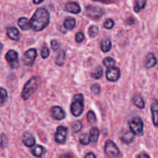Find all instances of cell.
<instances>
[{
	"label": "cell",
	"instance_id": "obj_18",
	"mask_svg": "<svg viewBox=\"0 0 158 158\" xmlns=\"http://www.w3.org/2000/svg\"><path fill=\"white\" fill-rule=\"evenodd\" d=\"M18 25L23 30H28L30 28V23L26 17H21L19 19Z\"/></svg>",
	"mask_w": 158,
	"mask_h": 158
},
{
	"label": "cell",
	"instance_id": "obj_39",
	"mask_svg": "<svg viewBox=\"0 0 158 158\" xmlns=\"http://www.w3.org/2000/svg\"><path fill=\"white\" fill-rule=\"evenodd\" d=\"M137 158H150V157L148 154H145V153H142V154H139Z\"/></svg>",
	"mask_w": 158,
	"mask_h": 158
},
{
	"label": "cell",
	"instance_id": "obj_25",
	"mask_svg": "<svg viewBox=\"0 0 158 158\" xmlns=\"http://www.w3.org/2000/svg\"><path fill=\"white\" fill-rule=\"evenodd\" d=\"M103 65H104L107 69L111 67H114V66H115L116 64V61L114 59L111 58V57H106L105 59H103Z\"/></svg>",
	"mask_w": 158,
	"mask_h": 158
},
{
	"label": "cell",
	"instance_id": "obj_4",
	"mask_svg": "<svg viewBox=\"0 0 158 158\" xmlns=\"http://www.w3.org/2000/svg\"><path fill=\"white\" fill-rule=\"evenodd\" d=\"M104 152L110 158H117L120 155V152L117 145L112 140H107L105 143Z\"/></svg>",
	"mask_w": 158,
	"mask_h": 158
},
{
	"label": "cell",
	"instance_id": "obj_20",
	"mask_svg": "<svg viewBox=\"0 0 158 158\" xmlns=\"http://www.w3.org/2000/svg\"><path fill=\"white\" fill-rule=\"evenodd\" d=\"M99 135H100V131H99L98 128L93 127L90 129L89 131V137H90V140L92 143H96L98 140Z\"/></svg>",
	"mask_w": 158,
	"mask_h": 158
},
{
	"label": "cell",
	"instance_id": "obj_6",
	"mask_svg": "<svg viewBox=\"0 0 158 158\" xmlns=\"http://www.w3.org/2000/svg\"><path fill=\"white\" fill-rule=\"evenodd\" d=\"M86 14L94 19H98L104 15V10L99 6H88L86 7Z\"/></svg>",
	"mask_w": 158,
	"mask_h": 158
},
{
	"label": "cell",
	"instance_id": "obj_15",
	"mask_svg": "<svg viewBox=\"0 0 158 158\" xmlns=\"http://www.w3.org/2000/svg\"><path fill=\"white\" fill-rule=\"evenodd\" d=\"M46 152V150L44 147L41 145H35V147H32L31 148V153L32 155L35 157H42Z\"/></svg>",
	"mask_w": 158,
	"mask_h": 158
},
{
	"label": "cell",
	"instance_id": "obj_13",
	"mask_svg": "<svg viewBox=\"0 0 158 158\" xmlns=\"http://www.w3.org/2000/svg\"><path fill=\"white\" fill-rule=\"evenodd\" d=\"M65 9L67 12L73 14L80 13V11H81V8H80V5L77 2H74L66 3V6H65Z\"/></svg>",
	"mask_w": 158,
	"mask_h": 158
},
{
	"label": "cell",
	"instance_id": "obj_34",
	"mask_svg": "<svg viewBox=\"0 0 158 158\" xmlns=\"http://www.w3.org/2000/svg\"><path fill=\"white\" fill-rule=\"evenodd\" d=\"M91 91L95 95H98L100 93V86L99 84H97V83H95V84H94L91 86Z\"/></svg>",
	"mask_w": 158,
	"mask_h": 158
},
{
	"label": "cell",
	"instance_id": "obj_8",
	"mask_svg": "<svg viewBox=\"0 0 158 158\" xmlns=\"http://www.w3.org/2000/svg\"><path fill=\"white\" fill-rule=\"evenodd\" d=\"M37 56V51L35 49H29L27 51H26L23 55V61L26 66H30L35 62V59Z\"/></svg>",
	"mask_w": 158,
	"mask_h": 158
},
{
	"label": "cell",
	"instance_id": "obj_35",
	"mask_svg": "<svg viewBox=\"0 0 158 158\" xmlns=\"http://www.w3.org/2000/svg\"><path fill=\"white\" fill-rule=\"evenodd\" d=\"M41 56L43 59H46L49 56V49H48L46 46H44V47L42 49Z\"/></svg>",
	"mask_w": 158,
	"mask_h": 158
},
{
	"label": "cell",
	"instance_id": "obj_7",
	"mask_svg": "<svg viewBox=\"0 0 158 158\" xmlns=\"http://www.w3.org/2000/svg\"><path fill=\"white\" fill-rule=\"evenodd\" d=\"M6 60L12 69H16L19 66V54L16 51L10 49L6 54Z\"/></svg>",
	"mask_w": 158,
	"mask_h": 158
},
{
	"label": "cell",
	"instance_id": "obj_26",
	"mask_svg": "<svg viewBox=\"0 0 158 158\" xmlns=\"http://www.w3.org/2000/svg\"><path fill=\"white\" fill-rule=\"evenodd\" d=\"M146 4V1H143V0H138V1H137L135 2V6H134V12H139L140 10H142V9L145 7Z\"/></svg>",
	"mask_w": 158,
	"mask_h": 158
},
{
	"label": "cell",
	"instance_id": "obj_27",
	"mask_svg": "<svg viewBox=\"0 0 158 158\" xmlns=\"http://www.w3.org/2000/svg\"><path fill=\"white\" fill-rule=\"evenodd\" d=\"M103 73V71L101 66H97V67L96 68L95 70L93 72L92 77L93 78L96 79V80H99V79H100L102 77Z\"/></svg>",
	"mask_w": 158,
	"mask_h": 158
},
{
	"label": "cell",
	"instance_id": "obj_32",
	"mask_svg": "<svg viewBox=\"0 0 158 158\" xmlns=\"http://www.w3.org/2000/svg\"><path fill=\"white\" fill-rule=\"evenodd\" d=\"M82 127H83V124H82L81 121H76L75 123L73 125L72 127V129L73 133H78L81 131Z\"/></svg>",
	"mask_w": 158,
	"mask_h": 158
},
{
	"label": "cell",
	"instance_id": "obj_24",
	"mask_svg": "<svg viewBox=\"0 0 158 158\" xmlns=\"http://www.w3.org/2000/svg\"><path fill=\"white\" fill-rule=\"evenodd\" d=\"M65 60H66V52L64 50L61 49L59 52L58 56H57L56 59V63L58 66H62L64 64Z\"/></svg>",
	"mask_w": 158,
	"mask_h": 158
},
{
	"label": "cell",
	"instance_id": "obj_30",
	"mask_svg": "<svg viewBox=\"0 0 158 158\" xmlns=\"http://www.w3.org/2000/svg\"><path fill=\"white\" fill-rule=\"evenodd\" d=\"M99 33V28L97 26H91L89 28V36L94 38V37L97 36V34Z\"/></svg>",
	"mask_w": 158,
	"mask_h": 158
},
{
	"label": "cell",
	"instance_id": "obj_5",
	"mask_svg": "<svg viewBox=\"0 0 158 158\" xmlns=\"http://www.w3.org/2000/svg\"><path fill=\"white\" fill-rule=\"evenodd\" d=\"M129 126L131 132L135 135L140 136L143 132V123L140 117H134L129 122Z\"/></svg>",
	"mask_w": 158,
	"mask_h": 158
},
{
	"label": "cell",
	"instance_id": "obj_28",
	"mask_svg": "<svg viewBox=\"0 0 158 158\" xmlns=\"http://www.w3.org/2000/svg\"><path fill=\"white\" fill-rule=\"evenodd\" d=\"M86 119H87V121L89 122V123H90V124L95 123L96 122H97V117H96L94 111L92 110L88 111L87 115H86Z\"/></svg>",
	"mask_w": 158,
	"mask_h": 158
},
{
	"label": "cell",
	"instance_id": "obj_1",
	"mask_svg": "<svg viewBox=\"0 0 158 158\" xmlns=\"http://www.w3.org/2000/svg\"><path fill=\"white\" fill-rule=\"evenodd\" d=\"M50 16L48 10L45 8H39L33 14L31 19L30 28L35 32H40L43 30L49 25Z\"/></svg>",
	"mask_w": 158,
	"mask_h": 158
},
{
	"label": "cell",
	"instance_id": "obj_19",
	"mask_svg": "<svg viewBox=\"0 0 158 158\" xmlns=\"http://www.w3.org/2000/svg\"><path fill=\"white\" fill-rule=\"evenodd\" d=\"M133 103L139 109H143L145 107L144 100L140 95L134 96L133 98Z\"/></svg>",
	"mask_w": 158,
	"mask_h": 158
},
{
	"label": "cell",
	"instance_id": "obj_16",
	"mask_svg": "<svg viewBox=\"0 0 158 158\" xmlns=\"http://www.w3.org/2000/svg\"><path fill=\"white\" fill-rule=\"evenodd\" d=\"M23 142L25 146L28 148H32L35 144V140L33 136L29 133H25L23 137Z\"/></svg>",
	"mask_w": 158,
	"mask_h": 158
},
{
	"label": "cell",
	"instance_id": "obj_9",
	"mask_svg": "<svg viewBox=\"0 0 158 158\" xmlns=\"http://www.w3.org/2000/svg\"><path fill=\"white\" fill-rule=\"evenodd\" d=\"M68 134V129L64 126H60L57 127L55 133V140L58 143H64L66 140Z\"/></svg>",
	"mask_w": 158,
	"mask_h": 158
},
{
	"label": "cell",
	"instance_id": "obj_11",
	"mask_svg": "<svg viewBox=\"0 0 158 158\" xmlns=\"http://www.w3.org/2000/svg\"><path fill=\"white\" fill-rule=\"evenodd\" d=\"M51 116L53 117V119L57 120H61L66 117V113L62 109L60 106H56L51 109L50 110Z\"/></svg>",
	"mask_w": 158,
	"mask_h": 158
},
{
	"label": "cell",
	"instance_id": "obj_36",
	"mask_svg": "<svg viewBox=\"0 0 158 158\" xmlns=\"http://www.w3.org/2000/svg\"><path fill=\"white\" fill-rule=\"evenodd\" d=\"M84 35H83V32H77V35H76V41L77 43H82V42L84 40Z\"/></svg>",
	"mask_w": 158,
	"mask_h": 158
},
{
	"label": "cell",
	"instance_id": "obj_10",
	"mask_svg": "<svg viewBox=\"0 0 158 158\" xmlns=\"http://www.w3.org/2000/svg\"><path fill=\"white\" fill-rule=\"evenodd\" d=\"M106 79L110 82H116L120 79V71L117 67H111L106 70Z\"/></svg>",
	"mask_w": 158,
	"mask_h": 158
},
{
	"label": "cell",
	"instance_id": "obj_38",
	"mask_svg": "<svg viewBox=\"0 0 158 158\" xmlns=\"http://www.w3.org/2000/svg\"><path fill=\"white\" fill-rule=\"evenodd\" d=\"M84 158H97V157H96L95 154H94V153L89 152V153H88L86 156H85Z\"/></svg>",
	"mask_w": 158,
	"mask_h": 158
},
{
	"label": "cell",
	"instance_id": "obj_3",
	"mask_svg": "<svg viewBox=\"0 0 158 158\" xmlns=\"http://www.w3.org/2000/svg\"><path fill=\"white\" fill-rule=\"evenodd\" d=\"M71 113L74 117H80L84 110V98L83 94H76L71 103Z\"/></svg>",
	"mask_w": 158,
	"mask_h": 158
},
{
	"label": "cell",
	"instance_id": "obj_22",
	"mask_svg": "<svg viewBox=\"0 0 158 158\" xmlns=\"http://www.w3.org/2000/svg\"><path fill=\"white\" fill-rule=\"evenodd\" d=\"M134 139V134L131 131H127L121 137V140L125 143H131Z\"/></svg>",
	"mask_w": 158,
	"mask_h": 158
},
{
	"label": "cell",
	"instance_id": "obj_17",
	"mask_svg": "<svg viewBox=\"0 0 158 158\" xmlns=\"http://www.w3.org/2000/svg\"><path fill=\"white\" fill-rule=\"evenodd\" d=\"M156 64H157V59L154 56V54L152 52L148 53L146 57V60H145V66L148 69H151V68L154 67Z\"/></svg>",
	"mask_w": 158,
	"mask_h": 158
},
{
	"label": "cell",
	"instance_id": "obj_2",
	"mask_svg": "<svg viewBox=\"0 0 158 158\" xmlns=\"http://www.w3.org/2000/svg\"><path fill=\"white\" fill-rule=\"evenodd\" d=\"M39 83H40V79L37 77H33L28 80L27 83L25 84L23 87V91H22L21 97L23 100H29V97L35 93L38 88Z\"/></svg>",
	"mask_w": 158,
	"mask_h": 158
},
{
	"label": "cell",
	"instance_id": "obj_29",
	"mask_svg": "<svg viewBox=\"0 0 158 158\" xmlns=\"http://www.w3.org/2000/svg\"><path fill=\"white\" fill-rule=\"evenodd\" d=\"M91 142L90 137L86 134H83L80 137V143L82 145H88Z\"/></svg>",
	"mask_w": 158,
	"mask_h": 158
},
{
	"label": "cell",
	"instance_id": "obj_31",
	"mask_svg": "<svg viewBox=\"0 0 158 158\" xmlns=\"http://www.w3.org/2000/svg\"><path fill=\"white\" fill-rule=\"evenodd\" d=\"M0 90H1V105H3L6 101H7L8 94L6 89H4L3 87H2L1 89H0Z\"/></svg>",
	"mask_w": 158,
	"mask_h": 158
},
{
	"label": "cell",
	"instance_id": "obj_21",
	"mask_svg": "<svg viewBox=\"0 0 158 158\" xmlns=\"http://www.w3.org/2000/svg\"><path fill=\"white\" fill-rule=\"evenodd\" d=\"M76 19L73 17H67L64 21V26L68 30H73L75 28Z\"/></svg>",
	"mask_w": 158,
	"mask_h": 158
},
{
	"label": "cell",
	"instance_id": "obj_12",
	"mask_svg": "<svg viewBox=\"0 0 158 158\" xmlns=\"http://www.w3.org/2000/svg\"><path fill=\"white\" fill-rule=\"evenodd\" d=\"M151 114H152L153 123L155 127H158V100L154 99L151 106Z\"/></svg>",
	"mask_w": 158,
	"mask_h": 158
},
{
	"label": "cell",
	"instance_id": "obj_14",
	"mask_svg": "<svg viewBox=\"0 0 158 158\" xmlns=\"http://www.w3.org/2000/svg\"><path fill=\"white\" fill-rule=\"evenodd\" d=\"M7 35L11 39V40H14V41H18L20 38V33L17 28L14 27V26H9L7 28Z\"/></svg>",
	"mask_w": 158,
	"mask_h": 158
},
{
	"label": "cell",
	"instance_id": "obj_41",
	"mask_svg": "<svg viewBox=\"0 0 158 158\" xmlns=\"http://www.w3.org/2000/svg\"><path fill=\"white\" fill-rule=\"evenodd\" d=\"M61 158H73L72 156L69 155V154H65V155L62 156Z\"/></svg>",
	"mask_w": 158,
	"mask_h": 158
},
{
	"label": "cell",
	"instance_id": "obj_42",
	"mask_svg": "<svg viewBox=\"0 0 158 158\" xmlns=\"http://www.w3.org/2000/svg\"><path fill=\"white\" fill-rule=\"evenodd\" d=\"M43 2V1H40V2H37V1H33L34 4H40V3Z\"/></svg>",
	"mask_w": 158,
	"mask_h": 158
},
{
	"label": "cell",
	"instance_id": "obj_33",
	"mask_svg": "<svg viewBox=\"0 0 158 158\" xmlns=\"http://www.w3.org/2000/svg\"><path fill=\"white\" fill-rule=\"evenodd\" d=\"M114 22L112 19H107L104 22V23H103V26H104V28H106V29H111L113 27H114Z\"/></svg>",
	"mask_w": 158,
	"mask_h": 158
},
{
	"label": "cell",
	"instance_id": "obj_23",
	"mask_svg": "<svg viewBox=\"0 0 158 158\" xmlns=\"http://www.w3.org/2000/svg\"><path fill=\"white\" fill-rule=\"evenodd\" d=\"M100 47L103 52H109L111 49L112 47V44H111V42L109 39H105V40H102L101 44H100Z\"/></svg>",
	"mask_w": 158,
	"mask_h": 158
},
{
	"label": "cell",
	"instance_id": "obj_37",
	"mask_svg": "<svg viewBox=\"0 0 158 158\" xmlns=\"http://www.w3.org/2000/svg\"><path fill=\"white\" fill-rule=\"evenodd\" d=\"M51 47L54 51H56L60 48V43L56 40H52L51 41Z\"/></svg>",
	"mask_w": 158,
	"mask_h": 158
},
{
	"label": "cell",
	"instance_id": "obj_40",
	"mask_svg": "<svg viewBox=\"0 0 158 158\" xmlns=\"http://www.w3.org/2000/svg\"><path fill=\"white\" fill-rule=\"evenodd\" d=\"M126 23H127V25H132V24H134V19H132V18L128 19L126 21Z\"/></svg>",
	"mask_w": 158,
	"mask_h": 158
}]
</instances>
